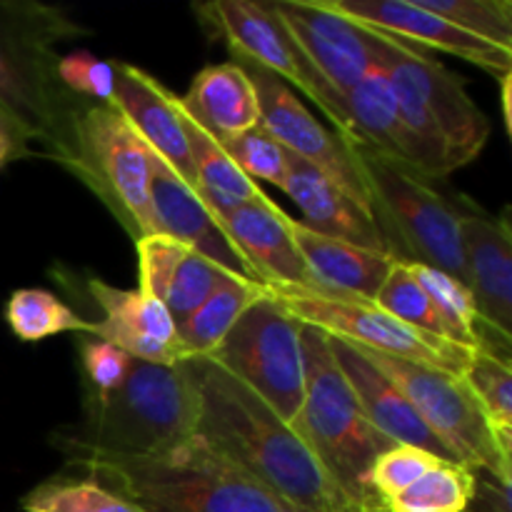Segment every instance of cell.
I'll return each instance as SVG.
<instances>
[{"instance_id": "e575fe53", "label": "cell", "mask_w": 512, "mask_h": 512, "mask_svg": "<svg viewBox=\"0 0 512 512\" xmlns=\"http://www.w3.org/2000/svg\"><path fill=\"white\" fill-rule=\"evenodd\" d=\"M415 3L458 25L465 33L512 50L510 0H415Z\"/></svg>"}, {"instance_id": "9c48e42d", "label": "cell", "mask_w": 512, "mask_h": 512, "mask_svg": "<svg viewBox=\"0 0 512 512\" xmlns=\"http://www.w3.org/2000/svg\"><path fill=\"white\" fill-rule=\"evenodd\" d=\"M363 353L408 398L420 420L445 445L455 463L512 483V460L500 453L488 418L480 410L463 375L425 368L410 360L388 358L370 350Z\"/></svg>"}, {"instance_id": "f546056e", "label": "cell", "mask_w": 512, "mask_h": 512, "mask_svg": "<svg viewBox=\"0 0 512 512\" xmlns=\"http://www.w3.org/2000/svg\"><path fill=\"white\" fill-rule=\"evenodd\" d=\"M5 320L23 343H40L58 333H88V320L60 303L53 293L38 288L15 290L5 303Z\"/></svg>"}, {"instance_id": "7bdbcfd3", "label": "cell", "mask_w": 512, "mask_h": 512, "mask_svg": "<svg viewBox=\"0 0 512 512\" xmlns=\"http://www.w3.org/2000/svg\"><path fill=\"white\" fill-rule=\"evenodd\" d=\"M278 512H305V510H298V508H293V505H288V503H285L283 508H280Z\"/></svg>"}, {"instance_id": "d6a6232c", "label": "cell", "mask_w": 512, "mask_h": 512, "mask_svg": "<svg viewBox=\"0 0 512 512\" xmlns=\"http://www.w3.org/2000/svg\"><path fill=\"white\" fill-rule=\"evenodd\" d=\"M408 270L413 273V278L418 280L420 288L428 293V298L433 300L435 308L443 313V318L448 320V325L453 328L455 338L465 348H483V328H480L478 310H475L473 293L468 290V285L460 283L453 275L443 273V270L428 268V265L420 263H405Z\"/></svg>"}, {"instance_id": "7402d4cb", "label": "cell", "mask_w": 512, "mask_h": 512, "mask_svg": "<svg viewBox=\"0 0 512 512\" xmlns=\"http://www.w3.org/2000/svg\"><path fill=\"white\" fill-rule=\"evenodd\" d=\"M218 223L260 285L313 288L303 258L290 238V215L283 213L268 195L218 215Z\"/></svg>"}, {"instance_id": "8992f818", "label": "cell", "mask_w": 512, "mask_h": 512, "mask_svg": "<svg viewBox=\"0 0 512 512\" xmlns=\"http://www.w3.org/2000/svg\"><path fill=\"white\" fill-rule=\"evenodd\" d=\"M348 143L363 170L370 210L388 240L393 260L428 265L468 285L460 213L448 198L408 163L358 138H348Z\"/></svg>"}, {"instance_id": "cb8c5ba5", "label": "cell", "mask_w": 512, "mask_h": 512, "mask_svg": "<svg viewBox=\"0 0 512 512\" xmlns=\"http://www.w3.org/2000/svg\"><path fill=\"white\" fill-rule=\"evenodd\" d=\"M290 238L303 258L313 288L320 293H340L373 303L395 260L375 250L358 248L345 240L328 238L290 218Z\"/></svg>"}, {"instance_id": "603a6c76", "label": "cell", "mask_w": 512, "mask_h": 512, "mask_svg": "<svg viewBox=\"0 0 512 512\" xmlns=\"http://www.w3.org/2000/svg\"><path fill=\"white\" fill-rule=\"evenodd\" d=\"M135 253L138 290L158 300L175 325L188 318L230 275L193 248L160 233L135 240Z\"/></svg>"}, {"instance_id": "8fae6325", "label": "cell", "mask_w": 512, "mask_h": 512, "mask_svg": "<svg viewBox=\"0 0 512 512\" xmlns=\"http://www.w3.org/2000/svg\"><path fill=\"white\" fill-rule=\"evenodd\" d=\"M200 25L208 30L210 38L225 40L233 63H250L268 73L278 75L290 88H298L308 95L325 118L333 123V130L348 138V120H345L343 100L325 85L315 73L310 60L288 33L283 20L273 10V3H255V0H215V3L195 5Z\"/></svg>"}, {"instance_id": "ffe728a7", "label": "cell", "mask_w": 512, "mask_h": 512, "mask_svg": "<svg viewBox=\"0 0 512 512\" xmlns=\"http://www.w3.org/2000/svg\"><path fill=\"white\" fill-rule=\"evenodd\" d=\"M113 105L145 145L175 170L190 188L198 185L188 140L175 110V93L158 78L130 63L115 60Z\"/></svg>"}, {"instance_id": "d6986e66", "label": "cell", "mask_w": 512, "mask_h": 512, "mask_svg": "<svg viewBox=\"0 0 512 512\" xmlns=\"http://www.w3.org/2000/svg\"><path fill=\"white\" fill-rule=\"evenodd\" d=\"M325 338H328L330 355L353 388L365 418L380 435H385L393 445H413V448L428 450L435 458L455 463L445 445L420 420L408 398L365 358L363 350L355 348L348 340L335 338V335L325 333Z\"/></svg>"}, {"instance_id": "30bf717a", "label": "cell", "mask_w": 512, "mask_h": 512, "mask_svg": "<svg viewBox=\"0 0 512 512\" xmlns=\"http://www.w3.org/2000/svg\"><path fill=\"white\" fill-rule=\"evenodd\" d=\"M210 358L253 390L285 423L298 415L305 395L300 323L265 293L240 315Z\"/></svg>"}, {"instance_id": "484cf974", "label": "cell", "mask_w": 512, "mask_h": 512, "mask_svg": "<svg viewBox=\"0 0 512 512\" xmlns=\"http://www.w3.org/2000/svg\"><path fill=\"white\" fill-rule=\"evenodd\" d=\"M348 138H358L373 145L380 153L408 163L413 168V145L400 120L398 98L383 65L375 60L373 68L343 98Z\"/></svg>"}, {"instance_id": "7a4b0ae2", "label": "cell", "mask_w": 512, "mask_h": 512, "mask_svg": "<svg viewBox=\"0 0 512 512\" xmlns=\"http://www.w3.org/2000/svg\"><path fill=\"white\" fill-rule=\"evenodd\" d=\"M78 35L90 30L63 8L0 0V110L63 168L73 158L75 123L88 100L60 83L55 45Z\"/></svg>"}, {"instance_id": "ac0fdd59", "label": "cell", "mask_w": 512, "mask_h": 512, "mask_svg": "<svg viewBox=\"0 0 512 512\" xmlns=\"http://www.w3.org/2000/svg\"><path fill=\"white\" fill-rule=\"evenodd\" d=\"M150 208L160 235L188 245L225 273L260 285L243 255L220 228L218 215L205 205L198 190L190 188L153 150H150Z\"/></svg>"}, {"instance_id": "4dcf8cb0", "label": "cell", "mask_w": 512, "mask_h": 512, "mask_svg": "<svg viewBox=\"0 0 512 512\" xmlns=\"http://www.w3.org/2000/svg\"><path fill=\"white\" fill-rule=\"evenodd\" d=\"M373 303L378 305L380 310H385L388 315H393L395 320H400V323L420 330V333L450 340V343H458L448 320H445L443 313L435 308V303L428 298V293L420 288L418 280H415L413 273L408 270V265L400 263V260L393 263V268H390L385 283L380 285Z\"/></svg>"}, {"instance_id": "4fadbf2b", "label": "cell", "mask_w": 512, "mask_h": 512, "mask_svg": "<svg viewBox=\"0 0 512 512\" xmlns=\"http://www.w3.org/2000/svg\"><path fill=\"white\" fill-rule=\"evenodd\" d=\"M255 85L258 93V108H260V125L283 145L288 153L295 158L305 160L313 165L315 170L348 190L353 198L365 203L370 208L368 200V185H365L363 170H360L358 160H355L353 150L345 135L338 130L328 128L320 123L303 100L293 93L288 83L278 78V75L268 73V70L258 68L250 63H238Z\"/></svg>"}, {"instance_id": "4316f807", "label": "cell", "mask_w": 512, "mask_h": 512, "mask_svg": "<svg viewBox=\"0 0 512 512\" xmlns=\"http://www.w3.org/2000/svg\"><path fill=\"white\" fill-rule=\"evenodd\" d=\"M175 110H178L180 125H183L185 140H188L195 178H198L195 190H198L200 198L205 200V205H208L215 215L230 213V210H235L238 205L250 203V200L265 195L263 190H260V185L253 183V180L233 163V158H230L228 150L223 148V143H220L215 135H210L198 120L190 118L188 110L180 105V95H175Z\"/></svg>"}, {"instance_id": "44dd1931", "label": "cell", "mask_w": 512, "mask_h": 512, "mask_svg": "<svg viewBox=\"0 0 512 512\" xmlns=\"http://www.w3.org/2000/svg\"><path fill=\"white\" fill-rule=\"evenodd\" d=\"M283 190L303 213L305 228L393 258L373 210L293 153H288Z\"/></svg>"}, {"instance_id": "ba28073f", "label": "cell", "mask_w": 512, "mask_h": 512, "mask_svg": "<svg viewBox=\"0 0 512 512\" xmlns=\"http://www.w3.org/2000/svg\"><path fill=\"white\" fill-rule=\"evenodd\" d=\"M263 293L298 323L313 325L370 353L410 360L453 375H463L473 360V348L420 333L370 300L295 285H263Z\"/></svg>"}, {"instance_id": "6da1fadb", "label": "cell", "mask_w": 512, "mask_h": 512, "mask_svg": "<svg viewBox=\"0 0 512 512\" xmlns=\"http://www.w3.org/2000/svg\"><path fill=\"white\" fill-rule=\"evenodd\" d=\"M200 400L195 438L305 512H373L333 483L313 450L270 405L213 358H188Z\"/></svg>"}, {"instance_id": "5b68a950", "label": "cell", "mask_w": 512, "mask_h": 512, "mask_svg": "<svg viewBox=\"0 0 512 512\" xmlns=\"http://www.w3.org/2000/svg\"><path fill=\"white\" fill-rule=\"evenodd\" d=\"M300 353L305 395L290 428L313 450L325 473L353 503L373 512H388L370 493L365 478L370 465L393 448V443L365 418L353 388L330 355L323 330L300 323Z\"/></svg>"}, {"instance_id": "b9f144b4", "label": "cell", "mask_w": 512, "mask_h": 512, "mask_svg": "<svg viewBox=\"0 0 512 512\" xmlns=\"http://www.w3.org/2000/svg\"><path fill=\"white\" fill-rule=\"evenodd\" d=\"M500 80V105H503V123H505V130L510 133V123H512V113H510V88H512V75H503Z\"/></svg>"}, {"instance_id": "5bb4252c", "label": "cell", "mask_w": 512, "mask_h": 512, "mask_svg": "<svg viewBox=\"0 0 512 512\" xmlns=\"http://www.w3.org/2000/svg\"><path fill=\"white\" fill-rule=\"evenodd\" d=\"M315 73L340 100L375 65V33L333 13L323 0H270Z\"/></svg>"}, {"instance_id": "9a60e30c", "label": "cell", "mask_w": 512, "mask_h": 512, "mask_svg": "<svg viewBox=\"0 0 512 512\" xmlns=\"http://www.w3.org/2000/svg\"><path fill=\"white\" fill-rule=\"evenodd\" d=\"M510 208L498 220L460 215L468 290L483 328V350L510 360L512 343V230Z\"/></svg>"}, {"instance_id": "3957f363", "label": "cell", "mask_w": 512, "mask_h": 512, "mask_svg": "<svg viewBox=\"0 0 512 512\" xmlns=\"http://www.w3.org/2000/svg\"><path fill=\"white\" fill-rule=\"evenodd\" d=\"M198 413V388L185 360L153 365L130 358L123 383L113 393H83V423L55 430L50 445L65 458H150L188 443Z\"/></svg>"}, {"instance_id": "74e56055", "label": "cell", "mask_w": 512, "mask_h": 512, "mask_svg": "<svg viewBox=\"0 0 512 512\" xmlns=\"http://www.w3.org/2000/svg\"><path fill=\"white\" fill-rule=\"evenodd\" d=\"M58 78L70 93L80 98H95L103 105L113 103L115 60H100L88 50H73L58 58Z\"/></svg>"}, {"instance_id": "2e32d148", "label": "cell", "mask_w": 512, "mask_h": 512, "mask_svg": "<svg viewBox=\"0 0 512 512\" xmlns=\"http://www.w3.org/2000/svg\"><path fill=\"white\" fill-rule=\"evenodd\" d=\"M323 3L333 13L343 15L353 23L408 40L418 48L425 45V48L458 55L498 78L508 75L512 68V50L465 33L458 25L420 8L415 0H323Z\"/></svg>"}, {"instance_id": "8d00e7d4", "label": "cell", "mask_w": 512, "mask_h": 512, "mask_svg": "<svg viewBox=\"0 0 512 512\" xmlns=\"http://www.w3.org/2000/svg\"><path fill=\"white\" fill-rule=\"evenodd\" d=\"M440 463H448V460L435 458L428 450L413 448V445H393L370 465L365 485L385 505L390 498L408 490L415 480L423 478Z\"/></svg>"}, {"instance_id": "83f0119b", "label": "cell", "mask_w": 512, "mask_h": 512, "mask_svg": "<svg viewBox=\"0 0 512 512\" xmlns=\"http://www.w3.org/2000/svg\"><path fill=\"white\" fill-rule=\"evenodd\" d=\"M263 293V285L228 275L223 283L193 310L185 320H180L178 340L190 358H210L230 333L240 315L255 303Z\"/></svg>"}, {"instance_id": "ab89813d", "label": "cell", "mask_w": 512, "mask_h": 512, "mask_svg": "<svg viewBox=\"0 0 512 512\" xmlns=\"http://www.w3.org/2000/svg\"><path fill=\"white\" fill-rule=\"evenodd\" d=\"M512 483L475 470V490L465 512H512Z\"/></svg>"}, {"instance_id": "d590c367", "label": "cell", "mask_w": 512, "mask_h": 512, "mask_svg": "<svg viewBox=\"0 0 512 512\" xmlns=\"http://www.w3.org/2000/svg\"><path fill=\"white\" fill-rule=\"evenodd\" d=\"M233 163L248 175L253 183L263 180V183L275 185V188H285V175H288V150L263 128L245 130V133L235 135V138L220 140Z\"/></svg>"}, {"instance_id": "e0dca14e", "label": "cell", "mask_w": 512, "mask_h": 512, "mask_svg": "<svg viewBox=\"0 0 512 512\" xmlns=\"http://www.w3.org/2000/svg\"><path fill=\"white\" fill-rule=\"evenodd\" d=\"M88 293L103 318L88 320V333L123 350L128 358L153 365H178L190 355L178 340L168 310L140 290H120L100 278H88Z\"/></svg>"}, {"instance_id": "836d02e7", "label": "cell", "mask_w": 512, "mask_h": 512, "mask_svg": "<svg viewBox=\"0 0 512 512\" xmlns=\"http://www.w3.org/2000/svg\"><path fill=\"white\" fill-rule=\"evenodd\" d=\"M25 512H145L123 495L88 480H48L23 498Z\"/></svg>"}, {"instance_id": "277c9868", "label": "cell", "mask_w": 512, "mask_h": 512, "mask_svg": "<svg viewBox=\"0 0 512 512\" xmlns=\"http://www.w3.org/2000/svg\"><path fill=\"white\" fill-rule=\"evenodd\" d=\"M75 468L145 512H278V495L200 438L150 458L73 455Z\"/></svg>"}, {"instance_id": "f1b7e54d", "label": "cell", "mask_w": 512, "mask_h": 512, "mask_svg": "<svg viewBox=\"0 0 512 512\" xmlns=\"http://www.w3.org/2000/svg\"><path fill=\"white\" fill-rule=\"evenodd\" d=\"M463 380L473 390L480 410L488 418L500 453L512 458V365L488 350L478 348L465 368Z\"/></svg>"}, {"instance_id": "60d3db41", "label": "cell", "mask_w": 512, "mask_h": 512, "mask_svg": "<svg viewBox=\"0 0 512 512\" xmlns=\"http://www.w3.org/2000/svg\"><path fill=\"white\" fill-rule=\"evenodd\" d=\"M30 155V140L13 125V120L0 110V170Z\"/></svg>"}, {"instance_id": "d4e9b609", "label": "cell", "mask_w": 512, "mask_h": 512, "mask_svg": "<svg viewBox=\"0 0 512 512\" xmlns=\"http://www.w3.org/2000/svg\"><path fill=\"white\" fill-rule=\"evenodd\" d=\"M180 105L218 140L235 138L260 123L258 93L238 63L208 65L180 95Z\"/></svg>"}, {"instance_id": "f35d334b", "label": "cell", "mask_w": 512, "mask_h": 512, "mask_svg": "<svg viewBox=\"0 0 512 512\" xmlns=\"http://www.w3.org/2000/svg\"><path fill=\"white\" fill-rule=\"evenodd\" d=\"M78 350L80 365H83L85 393H113V390L123 383L130 363V358L123 350L105 343V340L93 338V335H83L78 343Z\"/></svg>"}, {"instance_id": "7c38bea8", "label": "cell", "mask_w": 512, "mask_h": 512, "mask_svg": "<svg viewBox=\"0 0 512 512\" xmlns=\"http://www.w3.org/2000/svg\"><path fill=\"white\" fill-rule=\"evenodd\" d=\"M373 33L375 60L383 65L390 80L408 85L433 115L448 145L453 170L473 163L490 138V120L470 98L463 78L450 73L440 60L430 58L425 48L378 30Z\"/></svg>"}, {"instance_id": "52a82bcc", "label": "cell", "mask_w": 512, "mask_h": 512, "mask_svg": "<svg viewBox=\"0 0 512 512\" xmlns=\"http://www.w3.org/2000/svg\"><path fill=\"white\" fill-rule=\"evenodd\" d=\"M65 170L108 205L130 238L158 235L150 208V148L113 105L85 103Z\"/></svg>"}, {"instance_id": "1f68e13d", "label": "cell", "mask_w": 512, "mask_h": 512, "mask_svg": "<svg viewBox=\"0 0 512 512\" xmlns=\"http://www.w3.org/2000/svg\"><path fill=\"white\" fill-rule=\"evenodd\" d=\"M475 490V470L440 463L408 490L385 503L388 512H465Z\"/></svg>"}]
</instances>
